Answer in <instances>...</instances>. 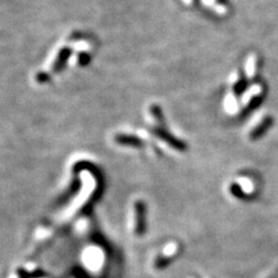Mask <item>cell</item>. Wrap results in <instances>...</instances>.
<instances>
[{
    "mask_svg": "<svg viewBox=\"0 0 278 278\" xmlns=\"http://www.w3.org/2000/svg\"><path fill=\"white\" fill-rule=\"evenodd\" d=\"M270 123H271L270 119H266V121L262 123L261 125H258V127L255 129L253 132H251L250 137L253 139H256L257 137H260V136L263 135V132L267 130V128L270 127Z\"/></svg>",
    "mask_w": 278,
    "mask_h": 278,
    "instance_id": "6da1fadb",
    "label": "cell"
},
{
    "mask_svg": "<svg viewBox=\"0 0 278 278\" xmlns=\"http://www.w3.org/2000/svg\"><path fill=\"white\" fill-rule=\"evenodd\" d=\"M231 193L234 194V196L239 197V198H245V193L238 184H231Z\"/></svg>",
    "mask_w": 278,
    "mask_h": 278,
    "instance_id": "7a4b0ae2",
    "label": "cell"
}]
</instances>
